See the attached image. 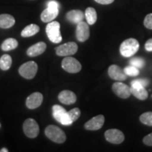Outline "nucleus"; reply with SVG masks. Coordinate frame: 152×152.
Listing matches in <instances>:
<instances>
[{
  "label": "nucleus",
  "mask_w": 152,
  "mask_h": 152,
  "mask_svg": "<svg viewBox=\"0 0 152 152\" xmlns=\"http://www.w3.org/2000/svg\"><path fill=\"white\" fill-rule=\"evenodd\" d=\"M58 98L60 102L66 105L73 104L77 100V96L75 93L70 90H64L58 94Z\"/></svg>",
  "instance_id": "dca6fc26"
},
{
  "label": "nucleus",
  "mask_w": 152,
  "mask_h": 152,
  "mask_svg": "<svg viewBox=\"0 0 152 152\" xmlns=\"http://www.w3.org/2000/svg\"><path fill=\"white\" fill-rule=\"evenodd\" d=\"M145 49L147 52H152V38L148 39L145 43Z\"/></svg>",
  "instance_id": "2f4dec72"
},
{
  "label": "nucleus",
  "mask_w": 152,
  "mask_h": 152,
  "mask_svg": "<svg viewBox=\"0 0 152 152\" xmlns=\"http://www.w3.org/2000/svg\"><path fill=\"white\" fill-rule=\"evenodd\" d=\"M140 121L144 125L152 126V112L148 111L142 114L140 116Z\"/></svg>",
  "instance_id": "393cba45"
},
{
  "label": "nucleus",
  "mask_w": 152,
  "mask_h": 152,
  "mask_svg": "<svg viewBox=\"0 0 152 152\" xmlns=\"http://www.w3.org/2000/svg\"><path fill=\"white\" fill-rule=\"evenodd\" d=\"M144 25L148 29L152 30V14H149L146 16L144 20Z\"/></svg>",
  "instance_id": "c85d7f7f"
},
{
  "label": "nucleus",
  "mask_w": 152,
  "mask_h": 152,
  "mask_svg": "<svg viewBox=\"0 0 152 152\" xmlns=\"http://www.w3.org/2000/svg\"><path fill=\"white\" fill-rule=\"evenodd\" d=\"M0 127H1V124H0Z\"/></svg>",
  "instance_id": "f704fd0d"
},
{
  "label": "nucleus",
  "mask_w": 152,
  "mask_h": 152,
  "mask_svg": "<svg viewBox=\"0 0 152 152\" xmlns=\"http://www.w3.org/2000/svg\"><path fill=\"white\" fill-rule=\"evenodd\" d=\"M130 64L135 66L137 68H142L145 65V61L140 57H135V58H132L130 61Z\"/></svg>",
  "instance_id": "bb28decb"
},
{
  "label": "nucleus",
  "mask_w": 152,
  "mask_h": 152,
  "mask_svg": "<svg viewBox=\"0 0 152 152\" xmlns=\"http://www.w3.org/2000/svg\"><path fill=\"white\" fill-rule=\"evenodd\" d=\"M38 66L35 61L25 63L19 68V73L26 79H33L37 72Z\"/></svg>",
  "instance_id": "39448f33"
},
{
  "label": "nucleus",
  "mask_w": 152,
  "mask_h": 152,
  "mask_svg": "<svg viewBox=\"0 0 152 152\" xmlns=\"http://www.w3.org/2000/svg\"><path fill=\"white\" fill-rule=\"evenodd\" d=\"M90 28L88 23L81 21L77 23L76 28V37L80 42L86 41L90 37Z\"/></svg>",
  "instance_id": "9b49d317"
},
{
  "label": "nucleus",
  "mask_w": 152,
  "mask_h": 152,
  "mask_svg": "<svg viewBox=\"0 0 152 152\" xmlns=\"http://www.w3.org/2000/svg\"><path fill=\"white\" fill-rule=\"evenodd\" d=\"M94 1L101 4H110L113 2L114 0H94Z\"/></svg>",
  "instance_id": "473e14b6"
},
{
  "label": "nucleus",
  "mask_w": 152,
  "mask_h": 152,
  "mask_svg": "<svg viewBox=\"0 0 152 152\" xmlns=\"http://www.w3.org/2000/svg\"><path fill=\"white\" fill-rule=\"evenodd\" d=\"M85 18H86L87 22L88 25H93L96 23L97 20V14L96 11L92 7H88L85 11Z\"/></svg>",
  "instance_id": "4be33fe9"
},
{
  "label": "nucleus",
  "mask_w": 152,
  "mask_h": 152,
  "mask_svg": "<svg viewBox=\"0 0 152 152\" xmlns=\"http://www.w3.org/2000/svg\"><path fill=\"white\" fill-rule=\"evenodd\" d=\"M85 14L83 11L80 10H71L66 14V18L69 22L72 23L77 24L78 23L83 21L84 19Z\"/></svg>",
  "instance_id": "6ab92c4d"
},
{
  "label": "nucleus",
  "mask_w": 152,
  "mask_h": 152,
  "mask_svg": "<svg viewBox=\"0 0 152 152\" xmlns=\"http://www.w3.org/2000/svg\"><path fill=\"white\" fill-rule=\"evenodd\" d=\"M123 71H124L125 73L127 75H129V76H137L140 74L139 68L132 65L125 67Z\"/></svg>",
  "instance_id": "a878e982"
},
{
  "label": "nucleus",
  "mask_w": 152,
  "mask_h": 152,
  "mask_svg": "<svg viewBox=\"0 0 152 152\" xmlns=\"http://www.w3.org/2000/svg\"><path fill=\"white\" fill-rule=\"evenodd\" d=\"M15 24V18L11 15L1 14L0 15V28L7 29L12 27Z\"/></svg>",
  "instance_id": "aec40b11"
},
{
  "label": "nucleus",
  "mask_w": 152,
  "mask_h": 152,
  "mask_svg": "<svg viewBox=\"0 0 152 152\" xmlns=\"http://www.w3.org/2000/svg\"><path fill=\"white\" fill-rule=\"evenodd\" d=\"M23 128L25 134L29 138H35L39 134V125L34 119L28 118L26 120Z\"/></svg>",
  "instance_id": "0eeeda50"
},
{
  "label": "nucleus",
  "mask_w": 152,
  "mask_h": 152,
  "mask_svg": "<svg viewBox=\"0 0 152 152\" xmlns=\"http://www.w3.org/2000/svg\"><path fill=\"white\" fill-rule=\"evenodd\" d=\"M9 150L7 149H6V148H3L2 149L0 150V152H8Z\"/></svg>",
  "instance_id": "72a5a7b5"
},
{
  "label": "nucleus",
  "mask_w": 152,
  "mask_h": 152,
  "mask_svg": "<svg viewBox=\"0 0 152 152\" xmlns=\"http://www.w3.org/2000/svg\"><path fill=\"white\" fill-rule=\"evenodd\" d=\"M47 48V45L43 42H39L36 43L35 45H33L27 50V54L29 56L34 57L39 56L42 54H43L45 52V51L46 50Z\"/></svg>",
  "instance_id": "a211bd4d"
},
{
  "label": "nucleus",
  "mask_w": 152,
  "mask_h": 152,
  "mask_svg": "<svg viewBox=\"0 0 152 152\" xmlns=\"http://www.w3.org/2000/svg\"><path fill=\"white\" fill-rule=\"evenodd\" d=\"M104 135L108 142L114 144H121L125 140L123 132L118 129H109L106 131Z\"/></svg>",
  "instance_id": "1a4fd4ad"
},
{
  "label": "nucleus",
  "mask_w": 152,
  "mask_h": 152,
  "mask_svg": "<svg viewBox=\"0 0 152 152\" xmlns=\"http://www.w3.org/2000/svg\"><path fill=\"white\" fill-rule=\"evenodd\" d=\"M105 118L103 115H96L85 124V128L88 130H98L104 125Z\"/></svg>",
  "instance_id": "ddd939ff"
},
{
  "label": "nucleus",
  "mask_w": 152,
  "mask_h": 152,
  "mask_svg": "<svg viewBox=\"0 0 152 152\" xmlns=\"http://www.w3.org/2000/svg\"><path fill=\"white\" fill-rule=\"evenodd\" d=\"M18 41L14 38H8L1 45V49L3 51H10L16 49L18 47Z\"/></svg>",
  "instance_id": "5701e85b"
},
{
  "label": "nucleus",
  "mask_w": 152,
  "mask_h": 152,
  "mask_svg": "<svg viewBox=\"0 0 152 152\" xmlns=\"http://www.w3.org/2000/svg\"><path fill=\"white\" fill-rule=\"evenodd\" d=\"M140 48V43L134 38H129L123 41L120 47V52L124 57H130Z\"/></svg>",
  "instance_id": "f257e3e1"
},
{
  "label": "nucleus",
  "mask_w": 152,
  "mask_h": 152,
  "mask_svg": "<svg viewBox=\"0 0 152 152\" xmlns=\"http://www.w3.org/2000/svg\"><path fill=\"white\" fill-rule=\"evenodd\" d=\"M62 68L66 71L71 73H76L80 71L82 66L78 61L73 57L67 56L64 58L61 63Z\"/></svg>",
  "instance_id": "423d86ee"
},
{
  "label": "nucleus",
  "mask_w": 152,
  "mask_h": 152,
  "mask_svg": "<svg viewBox=\"0 0 152 152\" xmlns=\"http://www.w3.org/2000/svg\"><path fill=\"white\" fill-rule=\"evenodd\" d=\"M12 64V58L8 54H4L0 58V68L2 71H7Z\"/></svg>",
  "instance_id": "b1692460"
},
{
  "label": "nucleus",
  "mask_w": 152,
  "mask_h": 152,
  "mask_svg": "<svg viewBox=\"0 0 152 152\" xmlns=\"http://www.w3.org/2000/svg\"><path fill=\"white\" fill-rule=\"evenodd\" d=\"M143 142L145 145L152 146V132L144 137L143 139Z\"/></svg>",
  "instance_id": "c756f323"
},
{
  "label": "nucleus",
  "mask_w": 152,
  "mask_h": 152,
  "mask_svg": "<svg viewBox=\"0 0 152 152\" xmlns=\"http://www.w3.org/2000/svg\"><path fill=\"white\" fill-rule=\"evenodd\" d=\"M53 116L58 123L64 125H70L73 122L68 116V112L59 105H54L52 107Z\"/></svg>",
  "instance_id": "20e7f679"
},
{
  "label": "nucleus",
  "mask_w": 152,
  "mask_h": 152,
  "mask_svg": "<svg viewBox=\"0 0 152 152\" xmlns=\"http://www.w3.org/2000/svg\"><path fill=\"white\" fill-rule=\"evenodd\" d=\"M58 14V8L47 7L41 14V20L45 23H49L56 18Z\"/></svg>",
  "instance_id": "f3484780"
},
{
  "label": "nucleus",
  "mask_w": 152,
  "mask_h": 152,
  "mask_svg": "<svg viewBox=\"0 0 152 152\" xmlns=\"http://www.w3.org/2000/svg\"><path fill=\"white\" fill-rule=\"evenodd\" d=\"M77 49L78 47L77 44L73 42H69L57 47L56 48V53L58 56H68L75 54L77 52Z\"/></svg>",
  "instance_id": "6e6552de"
},
{
  "label": "nucleus",
  "mask_w": 152,
  "mask_h": 152,
  "mask_svg": "<svg viewBox=\"0 0 152 152\" xmlns=\"http://www.w3.org/2000/svg\"><path fill=\"white\" fill-rule=\"evenodd\" d=\"M39 28L36 24H30L26 26L21 32V36L23 37H29L39 33Z\"/></svg>",
  "instance_id": "412c9836"
},
{
  "label": "nucleus",
  "mask_w": 152,
  "mask_h": 152,
  "mask_svg": "<svg viewBox=\"0 0 152 152\" xmlns=\"http://www.w3.org/2000/svg\"><path fill=\"white\" fill-rule=\"evenodd\" d=\"M130 91L131 94H133V96H135L138 99L145 100L148 98V92L147 90L144 88V87H142L141 85L134 80H132L131 83Z\"/></svg>",
  "instance_id": "f8f14e48"
},
{
  "label": "nucleus",
  "mask_w": 152,
  "mask_h": 152,
  "mask_svg": "<svg viewBox=\"0 0 152 152\" xmlns=\"http://www.w3.org/2000/svg\"><path fill=\"white\" fill-rule=\"evenodd\" d=\"M113 92L120 98L127 99L130 96V87L121 82H116L112 85Z\"/></svg>",
  "instance_id": "9d476101"
},
{
  "label": "nucleus",
  "mask_w": 152,
  "mask_h": 152,
  "mask_svg": "<svg viewBox=\"0 0 152 152\" xmlns=\"http://www.w3.org/2000/svg\"><path fill=\"white\" fill-rule=\"evenodd\" d=\"M46 33L49 39L53 43H59L62 41L60 32V24L57 21H51L46 27Z\"/></svg>",
  "instance_id": "7ed1b4c3"
},
{
  "label": "nucleus",
  "mask_w": 152,
  "mask_h": 152,
  "mask_svg": "<svg viewBox=\"0 0 152 152\" xmlns=\"http://www.w3.org/2000/svg\"><path fill=\"white\" fill-rule=\"evenodd\" d=\"M134 81H135L136 83H139L140 85H141L142 87H147L148 85L149 84V80L147 79H143V78H141V79H137V80H134Z\"/></svg>",
  "instance_id": "7c9ffc66"
},
{
  "label": "nucleus",
  "mask_w": 152,
  "mask_h": 152,
  "mask_svg": "<svg viewBox=\"0 0 152 152\" xmlns=\"http://www.w3.org/2000/svg\"><path fill=\"white\" fill-rule=\"evenodd\" d=\"M108 73L111 79L117 81H123L127 78V75L125 73L124 71L115 64H113L109 68Z\"/></svg>",
  "instance_id": "2eb2a0df"
},
{
  "label": "nucleus",
  "mask_w": 152,
  "mask_h": 152,
  "mask_svg": "<svg viewBox=\"0 0 152 152\" xmlns=\"http://www.w3.org/2000/svg\"><path fill=\"white\" fill-rule=\"evenodd\" d=\"M43 102V95L39 92H34L26 99V106L30 109H35L41 106Z\"/></svg>",
  "instance_id": "4468645a"
},
{
  "label": "nucleus",
  "mask_w": 152,
  "mask_h": 152,
  "mask_svg": "<svg viewBox=\"0 0 152 152\" xmlns=\"http://www.w3.org/2000/svg\"><path fill=\"white\" fill-rule=\"evenodd\" d=\"M68 114L71 121L73 123L75 121H77L80 116V111L78 108H75V109H73L71 111H68Z\"/></svg>",
  "instance_id": "cd10ccee"
},
{
  "label": "nucleus",
  "mask_w": 152,
  "mask_h": 152,
  "mask_svg": "<svg viewBox=\"0 0 152 152\" xmlns=\"http://www.w3.org/2000/svg\"><path fill=\"white\" fill-rule=\"evenodd\" d=\"M45 134L49 140L58 144L64 143L66 140V134L64 131L54 125L47 127L45 129Z\"/></svg>",
  "instance_id": "f03ea898"
}]
</instances>
